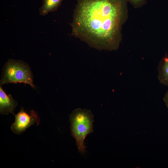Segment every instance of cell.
Segmentation results:
<instances>
[{"label": "cell", "instance_id": "cell-1", "mask_svg": "<svg viewBox=\"0 0 168 168\" xmlns=\"http://www.w3.org/2000/svg\"><path fill=\"white\" fill-rule=\"evenodd\" d=\"M127 0H77L72 35L99 50L117 49L128 15Z\"/></svg>", "mask_w": 168, "mask_h": 168}, {"label": "cell", "instance_id": "cell-2", "mask_svg": "<svg viewBox=\"0 0 168 168\" xmlns=\"http://www.w3.org/2000/svg\"><path fill=\"white\" fill-rule=\"evenodd\" d=\"M69 120L71 135L75 140L78 152L84 155L86 148L84 140L93 132V115L90 110L77 109L70 115Z\"/></svg>", "mask_w": 168, "mask_h": 168}, {"label": "cell", "instance_id": "cell-3", "mask_svg": "<svg viewBox=\"0 0 168 168\" xmlns=\"http://www.w3.org/2000/svg\"><path fill=\"white\" fill-rule=\"evenodd\" d=\"M11 83H24L34 88L35 87L32 72L27 64L12 59L6 63L3 69L0 85Z\"/></svg>", "mask_w": 168, "mask_h": 168}, {"label": "cell", "instance_id": "cell-4", "mask_svg": "<svg viewBox=\"0 0 168 168\" xmlns=\"http://www.w3.org/2000/svg\"><path fill=\"white\" fill-rule=\"evenodd\" d=\"M14 115L15 121L11 125V128L16 134H21L31 126L35 124L38 125L40 122L38 114L33 110L29 114L24 111L23 108H21L19 112Z\"/></svg>", "mask_w": 168, "mask_h": 168}, {"label": "cell", "instance_id": "cell-5", "mask_svg": "<svg viewBox=\"0 0 168 168\" xmlns=\"http://www.w3.org/2000/svg\"><path fill=\"white\" fill-rule=\"evenodd\" d=\"M0 87V113L2 114L8 115L12 113L15 114L14 111L16 108L17 103L12 96L7 95L2 88L1 85Z\"/></svg>", "mask_w": 168, "mask_h": 168}, {"label": "cell", "instance_id": "cell-6", "mask_svg": "<svg viewBox=\"0 0 168 168\" xmlns=\"http://www.w3.org/2000/svg\"><path fill=\"white\" fill-rule=\"evenodd\" d=\"M158 72V78L160 82L168 86V56L166 55L160 61Z\"/></svg>", "mask_w": 168, "mask_h": 168}, {"label": "cell", "instance_id": "cell-7", "mask_svg": "<svg viewBox=\"0 0 168 168\" xmlns=\"http://www.w3.org/2000/svg\"><path fill=\"white\" fill-rule=\"evenodd\" d=\"M63 0H43L40 9V14L42 16L54 12L58 8Z\"/></svg>", "mask_w": 168, "mask_h": 168}, {"label": "cell", "instance_id": "cell-8", "mask_svg": "<svg viewBox=\"0 0 168 168\" xmlns=\"http://www.w3.org/2000/svg\"><path fill=\"white\" fill-rule=\"evenodd\" d=\"M134 7H140L146 3L147 0H127Z\"/></svg>", "mask_w": 168, "mask_h": 168}, {"label": "cell", "instance_id": "cell-9", "mask_svg": "<svg viewBox=\"0 0 168 168\" xmlns=\"http://www.w3.org/2000/svg\"><path fill=\"white\" fill-rule=\"evenodd\" d=\"M163 100L166 106L168 108V91H167L164 97Z\"/></svg>", "mask_w": 168, "mask_h": 168}]
</instances>
